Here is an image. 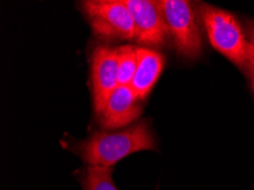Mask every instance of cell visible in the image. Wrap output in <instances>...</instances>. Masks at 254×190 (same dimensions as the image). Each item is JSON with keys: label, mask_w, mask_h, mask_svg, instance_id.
Instances as JSON below:
<instances>
[{"label": "cell", "mask_w": 254, "mask_h": 190, "mask_svg": "<svg viewBox=\"0 0 254 190\" xmlns=\"http://www.w3.org/2000/svg\"><path fill=\"white\" fill-rule=\"evenodd\" d=\"M155 148V140L148 124L141 121L115 132L97 131L88 139L79 141L73 150L88 166L112 169L129 155Z\"/></svg>", "instance_id": "cell-1"}, {"label": "cell", "mask_w": 254, "mask_h": 190, "mask_svg": "<svg viewBox=\"0 0 254 190\" xmlns=\"http://www.w3.org/2000/svg\"><path fill=\"white\" fill-rule=\"evenodd\" d=\"M198 9L213 48L238 67H248L249 39L234 15L207 3H201Z\"/></svg>", "instance_id": "cell-2"}, {"label": "cell", "mask_w": 254, "mask_h": 190, "mask_svg": "<svg viewBox=\"0 0 254 190\" xmlns=\"http://www.w3.org/2000/svg\"><path fill=\"white\" fill-rule=\"evenodd\" d=\"M178 55L195 60L202 52V37L193 5L185 0L157 1Z\"/></svg>", "instance_id": "cell-3"}, {"label": "cell", "mask_w": 254, "mask_h": 190, "mask_svg": "<svg viewBox=\"0 0 254 190\" xmlns=\"http://www.w3.org/2000/svg\"><path fill=\"white\" fill-rule=\"evenodd\" d=\"M81 7L98 37L110 40L136 39L132 16L126 1L89 0L82 1Z\"/></svg>", "instance_id": "cell-4"}, {"label": "cell", "mask_w": 254, "mask_h": 190, "mask_svg": "<svg viewBox=\"0 0 254 190\" xmlns=\"http://www.w3.org/2000/svg\"><path fill=\"white\" fill-rule=\"evenodd\" d=\"M118 48L98 46L91 56V86L94 110L101 113L111 94L118 88Z\"/></svg>", "instance_id": "cell-5"}, {"label": "cell", "mask_w": 254, "mask_h": 190, "mask_svg": "<svg viewBox=\"0 0 254 190\" xmlns=\"http://www.w3.org/2000/svg\"><path fill=\"white\" fill-rule=\"evenodd\" d=\"M136 31L137 42L141 45L161 47L164 45L169 30L157 1L127 0Z\"/></svg>", "instance_id": "cell-6"}, {"label": "cell", "mask_w": 254, "mask_h": 190, "mask_svg": "<svg viewBox=\"0 0 254 190\" xmlns=\"http://www.w3.org/2000/svg\"><path fill=\"white\" fill-rule=\"evenodd\" d=\"M142 111L140 100L130 86H118L105 106L97 115L99 124L107 130L123 127L139 118Z\"/></svg>", "instance_id": "cell-7"}, {"label": "cell", "mask_w": 254, "mask_h": 190, "mask_svg": "<svg viewBox=\"0 0 254 190\" xmlns=\"http://www.w3.org/2000/svg\"><path fill=\"white\" fill-rule=\"evenodd\" d=\"M137 69L130 87L138 99L142 100L159 80L164 66V57L159 52L148 48H137Z\"/></svg>", "instance_id": "cell-8"}, {"label": "cell", "mask_w": 254, "mask_h": 190, "mask_svg": "<svg viewBox=\"0 0 254 190\" xmlns=\"http://www.w3.org/2000/svg\"><path fill=\"white\" fill-rule=\"evenodd\" d=\"M113 169L88 166L80 177L82 190H119L112 179Z\"/></svg>", "instance_id": "cell-9"}, {"label": "cell", "mask_w": 254, "mask_h": 190, "mask_svg": "<svg viewBox=\"0 0 254 190\" xmlns=\"http://www.w3.org/2000/svg\"><path fill=\"white\" fill-rule=\"evenodd\" d=\"M119 86H130L137 69V48L133 46H122L118 48Z\"/></svg>", "instance_id": "cell-10"}, {"label": "cell", "mask_w": 254, "mask_h": 190, "mask_svg": "<svg viewBox=\"0 0 254 190\" xmlns=\"http://www.w3.org/2000/svg\"><path fill=\"white\" fill-rule=\"evenodd\" d=\"M248 67L252 77V83L254 88V39L249 38V62Z\"/></svg>", "instance_id": "cell-11"}, {"label": "cell", "mask_w": 254, "mask_h": 190, "mask_svg": "<svg viewBox=\"0 0 254 190\" xmlns=\"http://www.w3.org/2000/svg\"><path fill=\"white\" fill-rule=\"evenodd\" d=\"M248 31H249V38L254 39V22L249 23Z\"/></svg>", "instance_id": "cell-12"}]
</instances>
